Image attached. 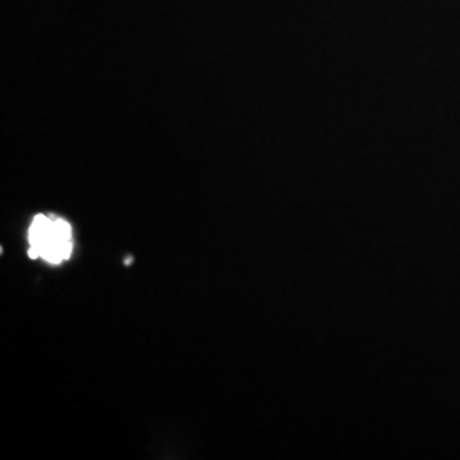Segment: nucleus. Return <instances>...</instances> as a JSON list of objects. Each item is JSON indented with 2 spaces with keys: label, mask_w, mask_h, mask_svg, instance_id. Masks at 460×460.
Here are the masks:
<instances>
[{
  "label": "nucleus",
  "mask_w": 460,
  "mask_h": 460,
  "mask_svg": "<svg viewBox=\"0 0 460 460\" xmlns=\"http://www.w3.org/2000/svg\"><path fill=\"white\" fill-rule=\"evenodd\" d=\"M30 258L60 264L72 256L74 230L70 224L51 215H36L28 230Z\"/></svg>",
  "instance_id": "f257e3e1"
}]
</instances>
